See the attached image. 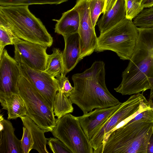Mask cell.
<instances>
[{"label":"cell","instance_id":"obj_33","mask_svg":"<svg viewBox=\"0 0 153 153\" xmlns=\"http://www.w3.org/2000/svg\"><path fill=\"white\" fill-rule=\"evenodd\" d=\"M136 2L139 3L141 4V3L142 1V0H134Z\"/></svg>","mask_w":153,"mask_h":153},{"label":"cell","instance_id":"obj_18","mask_svg":"<svg viewBox=\"0 0 153 153\" xmlns=\"http://www.w3.org/2000/svg\"><path fill=\"white\" fill-rule=\"evenodd\" d=\"M79 23V14L73 7L62 14L55 25V32L63 36L78 33Z\"/></svg>","mask_w":153,"mask_h":153},{"label":"cell","instance_id":"obj_2","mask_svg":"<svg viewBox=\"0 0 153 153\" xmlns=\"http://www.w3.org/2000/svg\"><path fill=\"white\" fill-rule=\"evenodd\" d=\"M105 64L95 61L91 67L72 76L74 88L69 98L83 114L94 108H103L120 102L108 90L105 83Z\"/></svg>","mask_w":153,"mask_h":153},{"label":"cell","instance_id":"obj_6","mask_svg":"<svg viewBox=\"0 0 153 153\" xmlns=\"http://www.w3.org/2000/svg\"><path fill=\"white\" fill-rule=\"evenodd\" d=\"M18 87V93L27 109V116L46 132H51L56 125L53 111L37 89L21 75Z\"/></svg>","mask_w":153,"mask_h":153},{"label":"cell","instance_id":"obj_22","mask_svg":"<svg viewBox=\"0 0 153 153\" xmlns=\"http://www.w3.org/2000/svg\"><path fill=\"white\" fill-rule=\"evenodd\" d=\"M133 23L137 27H153V7L143 10L135 18Z\"/></svg>","mask_w":153,"mask_h":153},{"label":"cell","instance_id":"obj_30","mask_svg":"<svg viewBox=\"0 0 153 153\" xmlns=\"http://www.w3.org/2000/svg\"><path fill=\"white\" fill-rule=\"evenodd\" d=\"M141 5L144 8H150L153 7V0H142Z\"/></svg>","mask_w":153,"mask_h":153},{"label":"cell","instance_id":"obj_7","mask_svg":"<svg viewBox=\"0 0 153 153\" xmlns=\"http://www.w3.org/2000/svg\"><path fill=\"white\" fill-rule=\"evenodd\" d=\"M51 132L72 153H94L90 140L83 130L77 117L70 113L56 119L55 127Z\"/></svg>","mask_w":153,"mask_h":153},{"label":"cell","instance_id":"obj_21","mask_svg":"<svg viewBox=\"0 0 153 153\" xmlns=\"http://www.w3.org/2000/svg\"><path fill=\"white\" fill-rule=\"evenodd\" d=\"M68 0H0V6L29 5L36 4H58Z\"/></svg>","mask_w":153,"mask_h":153},{"label":"cell","instance_id":"obj_1","mask_svg":"<svg viewBox=\"0 0 153 153\" xmlns=\"http://www.w3.org/2000/svg\"><path fill=\"white\" fill-rule=\"evenodd\" d=\"M138 30L136 45L122 81L114 88L123 95L143 92L150 89L153 81V27Z\"/></svg>","mask_w":153,"mask_h":153},{"label":"cell","instance_id":"obj_9","mask_svg":"<svg viewBox=\"0 0 153 153\" xmlns=\"http://www.w3.org/2000/svg\"><path fill=\"white\" fill-rule=\"evenodd\" d=\"M74 7L78 13L79 17L78 33L79 37L80 61L95 51L97 37L91 19L88 0H77Z\"/></svg>","mask_w":153,"mask_h":153},{"label":"cell","instance_id":"obj_5","mask_svg":"<svg viewBox=\"0 0 153 153\" xmlns=\"http://www.w3.org/2000/svg\"><path fill=\"white\" fill-rule=\"evenodd\" d=\"M138 27L126 18L97 37L95 51L106 50L115 52L123 60H129L138 37Z\"/></svg>","mask_w":153,"mask_h":153},{"label":"cell","instance_id":"obj_29","mask_svg":"<svg viewBox=\"0 0 153 153\" xmlns=\"http://www.w3.org/2000/svg\"><path fill=\"white\" fill-rule=\"evenodd\" d=\"M147 153H153V133L151 136L148 144Z\"/></svg>","mask_w":153,"mask_h":153},{"label":"cell","instance_id":"obj_27","mask_svg":"<svg viewBox=\"0 0 153 153\" xmlns=\"http://www.w3.org/2000/svg\"><path fill=\"white\" fill-rule=\"evenodd\" d=\"M21 141L22 153H29L33 149L34 143L33 139L29 131L24 126Z\"/></svg>","mask_w":153,"mask_h":153},{"label":"cell","instance_id":"obj_11","mask_svg":"<svg viewBox=\"0 0 153 153\" xmlns=\"http://www.w3.org/2000/svg\"><path fill=\"white\" fill-rule=\"evenodd\" d=\"M21 74L34 86L53 111L56 95L59 90L57 79L45 71L32 69L24 64H19Z\"/></svg>","mask_w":153,"mask_h":153},{"label":"cell","instance_id":"obj_24","mask_svg":"<svg viewBox=\"0 0 153 153\" xmlns=\"http://www.w3.org/2000/svg\"><path fill=\"white\" fill-rule=\"evenodd\" d=\"M88 2L92 23L95 27L99 16L102 13L105 0H88Z\"/></svg>","mask_w":153,"mask_h":153},{"label":"cell","instance_id":"obj_13","mask_svg":"<svg viewBox=\"0 0 153 153\" xmlns=\"http://www.w3.org/2000/svg\"><path fill=\"white\" fill-rule=\"evenodd\" d=\"M122 103L111 107L96 108L77 117L86 136L90 140L99 128L120 107Z\"/></svg>","mask_w":153,"mask_h":153},{"label":"cell","instance_id":"obj_8","mask_svg":"<svg viewBox=\"0 0 153 153\" xmlns=\"http://www.w3.org/2000/svg\"><path fill=\"white\" fill-rule=\"evenodd\" d=\"M149 103L143 94L140 93L133 95L122 103L90 140L94 152L102 145L104 135L106 133L111 131L121 122L133 115L141 108L149 105Z\"/></svg>","mask_w":153,"mask_h":153},{"label":"cell","instance_id":"obj_16","mask_svg":"<svg viewBox=\"0 0 153 153\" xmlns=\"http://www.w3.org/2000/svg\"><path fill=\"white\" fill-rule=\"evenodd\" d=\"M126 16L125 0H117L113 7L103 14L97 22L100 34L102 33L121 21Z\"/></svg>","mask_w":153,"mask_h":153},{"label":"cell","instance_id":"obj_23","mask_svg":"<svg viewBox=\"0 0 153 153\" xmlns=\"http://www.w3.org/2000/svg\"><path fill=\"white\" fill-rule=\"evenodd\" d=\"M17 38L9 28L0 25V57L5 47L14 45Z\"/></svg>","mask_w":153,"mask_h":153},{"label":"cell","instance_id":"obj_26","mask_svg":"<svg viewBox=\"0 0 153 153\" xmlns=\"http://www.w3.org/2000/svg\"><path fill=\"white\" fill-rule=\"evenodd\" d=\"M47 144L53 153H72L59 139L56 137L47 138Z\"/></svg>","mask_w":153,"mask_h":153},{"label":"cell","instance_id":"obj_17","mask_svg":"<svg viewBox=\"0 0 153 153\" xmlns=\"http://www.w3.org/2000/svg\"><path fill=\"white\" fill-rule=\"evenodd\" d=\"M0 102L2 109L7 111L8 120L16 119L27 116L25 105L18 93L0 94Z\"/></svg>","mask_w":153,"mask_h":153},{"label":"cell","instance_id":"obj_28","mask_svg":"<svg viewBox=\"0 0 153 153\" xmlns=\"http://www.w3.org/2000/svg\"><path fill=\"white\" fill-rule=\"evenodd\" d=\"M117 0H105V3L102 13H105L111 9L114 5Z\"/></svg>","mask_w":153,"mask_h":153},{"label":"cell","instance_id":"obj_4","mask_svg":"<svg viewBox=\"0 0 153 153\" xmlns=\"http://www.w3.org/2000/svg\"><path fill=\"white\" fill-rule=\"evenodd\" d=\"M153 133V121L141 119L116 129L108 136L99 153H147Z\"/></svg>","mask_w":153,"mask_h":153},{"label":"cell","instance_id":"obj_14","mask_svg":"<svg viewBox=\"0 0 153 153\" xmlns=\"http://www.w3.org/2000/svg\"><path fill=\"white\" fill-rule=\"evenodd\" d=\"M0 153H22L21 140L14 133L15 129L9 120L0 115Z\"/></svg>","mask_w":153,"mask_h":153},{"label":"cell","instance_id":"obj_31","mask_svg":"<svg viewBox=\"0 0 153 153\" xmlns=\"http://www.w3.org/2000/svg\"><path fill=\"white\" fill-rule=\"evenodd\" d=\"M150 89V93L149 100H153V81L151 83Z\"/></svg>","mask_w":153,"mask_h":153},{"label":"cell","instance_id":"obj_10","mask_svg":"<svg viewBox=\"0 0 153 153\" xmlns=\"http://www.w3.org/2000/svg\"><path fill=\"white\" fill-rule=\"evenodd\" d=\"M14 59L19 64H24L30 68L45 71L48 54L47 46L17 38L14 44Z\"/></svg>","mask_w":153,"mask_h":153},{"label":"cell","instance_id":"obj_25","mask_svg":"<svg viewBox=\"0 0 153 153\" xmlns=\"http://www.w3.org/2000/svg\"><path fill=\"white\" fill-rule=\"evenodd\" d=\"M126 18L130 20L135 18L144 9L141 4L134 0H125Z\"/></svg>","mask_w":153,"mask_h":153},{"label":"cell","instance_id":"obj_12","mask_svg":"<svg viewBox=\"0 0 153 153\" xmlns=\"http://www.w3.org/2000/svg\"><path fill=\"white\" fill-rule=\"evenodd\" d=\"M19 64L4 49L0 57V94L18 93Z\"/></svg>","mask_w":153,"mask_h":153},{"label":"cell","instance_id":"obj_19","mask_svg":"<svg viewBox=\"0 0 153 153\" xmlns=\"http://www.w3.org/2000/svg\"><path fill=\"white\" fill-rule=\"evenodd\" d=\"M20 118L23 126L28 129L32 137L34 143L33 149L39 153H49L46 147L47 140L44 135L45 131L27 116Z\"/></svg>","mask_w":153,"mask_h":153},{"label":"cell","instance_id":"obj_20","mask_svg":"<svg viewBox=\"0 0 153 153\" xmlns=\"http://www.w3.org/2000/svg\"><path fill=\"white\" fill-rule=\"evenodd\" d=\"M52 53L47 58L46 72L52 76L58 78L62 74H65L62 52L59 48H53Z\"/></svg>","mask_w":153,"mask_h":153},{"label":"cell","instance_id":"obj_32","mask_svg":"<svg viewBox=\"0 0 153 153\" xmlns=\"http://www.w3.org/2000/svg\"><path fill=\"white\" fill-rule=\"evenodd\" d=\"M148 101L150 107L152 108V111L153 114V100H149Z\"/></svg>","mask_w":153,"mask_h":153},{"label":"cell","instance_id":"obj_34","mask_svg":"<svg viewBox=\"0 0 153 153\" xmlns=\"http://www.w3.org/2000/svg\"></svg>","mask_w":153,"mask_h":153},{"label":"cell","instance_id":"obj_3","mask_svg":"<svg viewBox=\"0 0 153 153\" xmlns=\"http://www.w3.org/2000/svg\"><path fill=\"white\" fill-rule=\"evenodd\" d=\"M28 5L0 6V25L9 28L19 38L50 47L53 39Z\"/></svg>","mask_w":153,"mask_h":153},{"label":"cell","instance_id":"obj_15","mask_svg":"<svg viewBox=\"0 0 153 153\" xmlns=\"http://www.w3.org/2000/svg\"><path fill=\"white\" fill-rule=\"evenodd\" d=\"M65 47L62 57L66 74L71 71L80 61V48L79 35L78 33L63 36Z\"/></svg>","mask_w":153,"mask_h":153}]
</instances>
